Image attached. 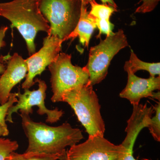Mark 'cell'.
<instances>
[{
    "label": "cell",
    "mask_w": 160,
    "mask_h": 160,
    "mask_svg": "<svg viewBox=\"0 0 160 160\" xmlns=\"http://www.w3.org/2000/svg\"><path fill=\"white\" fill-rule=\"evenodd\" d=\"M22 126L28 139L26 152L61 154L66 147L74 146L84 138L82 132L68 122L50 126L32 121L29 114L21 112Z\"/></svg>",
    "instance_id": "obj_1"
},
{
    "label": "cell",
    "mask_w": 160,
    "mask_h": 160,
    "mask_svg": "<svg viewBox=\"0 0 160 160\" xmlns=\"http://www.w3.org/2000/svg\"><path fill=\"white\" fill-rule=\"evenodd\" d=\"M0 16L11 23L26 42L30 56L35 53L34 40L38 32H49V25L41 13L38 0H13L0 3Z\"/></svg>",
    "instance_id": "obj_2"
},
{
    "label": "cell",
    "mask_w": 160,
    "mask_h": 160,
    "mask_svg": "<svg viewBox=\"0 0 160 160\" xmlns=\"http://www.w3.org/2000/svg\"><path fill=\"white\" fill-rule=\"evenodd\" d=\"M62 102L68 103L89 136H104L106 127L101 113V105L92 86L89 82L63 96Z\"/></svg>",
    "instance_id": "obj_3"
},
{
    "label": "cell",
    "mask_w": 160,
    "mask_h": 160,
    "mask_svg": "<svg viewBox=\"0 0 160 160\" xmlns=\"http://www.w3.org/2000/svg\"><path fill=\"white\" fill-rule=\"evenodd\" d=\"M39 8L49 25V36L66 41L77 26L82 0H38Z\"/></svg>",
    "instance_id": "obj_4"
},
{
    "label": "cell",
    "mask_w": 160,
    "mask_h": 160,
    "mask_svg": "<svg viewBox=\"0 0 160 160\" xmlns=\"http://www.w3.org/2000/svg\"><path fill=\"white\" fill-rule=\"evenodd\" d=\"M51 73L50 82L52 94V102H62L66 92L80 88L89 82V73L86 66L72 65L71 55L60 53L56 60L48 66Z\"/></svg>",
    "instance_id": "obj_5"
},
{
    "label": "cell",
    "mask_w": 160,
    "mask_h": 160,
    "mask_svg": "<svg viewBox=\"0 0 160 160\" xmlns=\"http://www.w3.org/2000/svg\"><path fill=\"white\" fill-rule=\"evenodd\" d=\"M128 46V41L122 29L100 40L98 45L92 47L86 66L89 73V83L93 86L106 78L111 60L118 52Z\"/></svg>",
    "instance_id": "obj_6"
},
{
    "label": "cell",
    "mask_w": 160,
    "mask_h": 160,
    "mask_svg": "<svg viewBox=\"0 0 160 160\" xmlns=\"http://www.w3.org/2000/svg\"><path fill=\"white\" fill-rule=\"evenodd\" d=\"M122 145H115L100 136H89L84 142L67 151L69 160H120L126 152Z\"/></svg>",
    "instance_id": "obj_7"
},
{
    "label": "cell",
    "mask_w": 160,
    "mask_h": 160,
    "mask_svg": "<svg viewBox=\"0 0 160 160\" xmlns=\"http://www.w3.org/2000/svg\"><path fill=\"white\" fill-rule=\"evenodd\" d=\"M35 82L38 84V89L31 91L29 89H24V93L22 94L20 91L17 92L18 101L15 106H12L7 112L6 121L13 123L12 114L18 111L25 112L27 114H32L33 112L32 107L37 106L38 107L37 112L40 115L46 116V122L48 123L57 122L62 117L64 112L58 108L49 109L45 105L46 91L47 86L45 81L36 79Z\"/></svg>",
    "instance_id": "obj_8"
},
{
    "label": "cell",
    "mask_w": 160,
    "mask_h": 160,
    "mask_svg": "<svg viewBox=\"0 0 160 160\" xmlns=\"http://www.w3.org/2000/svg\"><path fill=\"white\" fill-rule=\"evenodd\" d=\"M63 42L62 40L54 36L48 35L44 38L42 47L26 60L28 72L22 84V89H30L36 83L34 80L36 77L57 59Z\"/></svg>",
    "instance_id": "obj_9"
},
{
    "label": "cell",
    "mask_w": 160,
    "mask_h": 160,
    "mask_svg": "<svg viewBox=\"0 0 160 160\" xmlns=\"http://www.w3.org/2000/svg\"><path fill=\"white\" fill-rule=\"evenodd\" d=\"M133 106L132 113L127 121L125 129L126 136L121 144L126 149V152L120 160H138L133 157L135 142L141 130L145 127L148 128L154 112L153 108L149 107L146 103Z\"/></svg>",
    "instance_id": "obj_10"
},
{
    "label": "cell",
    "mask_w": 160,
    "mask_h": 160,
    "mask_svg": "<svg viewBox=\"0 0 160 160\" xmlns=\"http://www.w3.org/2000/svg\"><path fill=\"white\" fill-rule=\"evenodd\" d=\"M127 85L120 92V97L126 99L132 105L139 104L143 98L151 97L152 92L160 89V76L151 77L149 78L138 77L128 70Z\"/></svg>",
    "instance_id": "obj_11"
},
{
    "label": "cell",
    "mask_w": 160,
    "mask_h": 160,
    "mask_svg": "<svg viewBox=\"0 0 160 160\" xmlns=\"http://www.w3.org/2000/svg\"><path fill=\"white\" fill-rule=\"evenodd\" d=\"M28 68L26 60L14 53L8 62L6 70L0 78V104L8 101L12 88L26 77Z\"/></svg>",
    "instance_id": "obj_12"
},
{
    "label": "cell",
    "mask_w": 160,
    "mask_h": 160,
    "mask_svg": "<svg viewBox=\"0 0 160 160\" xmlns=\"http://www.w3.org/2000/svg\"><path fill=\"white\" fill-rule=\"evenodd\" d=\"M89 4L91 6L89 17L99 30L98 38L102 34H106L107 36L112 34L114 26L110 22V18L114 12L117 11V9L107 4H98L96 0H92Z\"/></svg>",
    "instance_id": "obj_13"
},
{
    "label": "cell",
    "mask_w": 160,
    "mask_h": 160,
    "mask_svg": "<svg viewBox=\"0 0 160 160\" xmlns=\"http://www.w3.org/2000/svg\"><path fill=\"white\" fill-rule=\"evenodd\" d=\"M96 28V25L89 17L87 6L84 5L82 1L81 15L75 29L66 38V41L79 37L80 43L88 48L92 35Z\"/></svg>",
    "instance_id": "obj_14"
},
{
    "label": "cell",
    "mask_w": 160,
    "mask_h": 160,
    "mask_svg": "<svg viewBox=\"0 0 160 160\" xmlns=\"http://www.w3.org/2000/svg\"><path fill=\"white\" fill-rule=\"evenodd\" d=\"M130 58L126 61L124 66V70H128L133 73L139 70L149 72L151 77L160 76V63H148L140 60L134 52L131 50Z\"/></svg>",
    "instance_id": "obj_15"
},
{
    "label": "cell",
    "mask_w": 160,
    "mask_h": 160,
    "mask_svg": "<svg viewBox=\"0 0 160 160\" xmlns=\"http://www.w3.org/2000/svg\"><path fill=\"white\" fill-rule=\"evenodd\" d=\"M61 154H49L32 152H26L20 154L13 152L5 160H57Z\"/></svg>",
    "instance_id": "obj_16"
},
{
    "label": "cell",
    "mask_w": 160,
    "mask_h": 160,
    "mask_svg": "<svg viewBox=\"0 0 160 160\" xmlns=\"http://www.w3.org/2000/svg\"><path fill=\"white\" fill-rule=\"evenodd\" d=\"M155 115L152 118L148 128L153 139L158 142H160V102H159L152 107Z\"/></svg>",
    "instance_id": "obj_17"
},
{
    "label": "cell",
    "mask_w": 160,
    "mask_h": 160,
    "mask_svg": "<svg viewBox=\"0 0 160 160\" xmlns=\"http://www.w3.org/2000/svg\"><path fill=\"white\" fill-rule=\"evenodd\" d=\"M18 147L16 141L0 138V160H5L10 153L15 151Z\"/></svg>",
    "instance_id": "obj_18"
},
{
    "label": "cell",
    "mask_w": 160,
    "mask_h": 160,
    "mask_svg": "<svg viewBox=\"0 0 160 160\" xmlns=\"http://www.w3.org/2000/svg\"><path fill=\"white\" fill-rule=\"evenodd\" d=\"M18 101L17 93H11L8 101L0 106V125L6 129H8L6 122L7 112L9 108L13 106L14 103L17 102Z\"/></svg>",
    "instance_id": "obj_19"
},
{
    "label": "cell",
    "mask_w": 160,
    "mask_h": 160,
    "mask_svg": "<svg viewBox=\"0 0 160 160\" xmlns=\"http://www.w3.org/2000/svg\"><path fill=\"white\" fill-rule=\"evenodd\" d=\"M160 0H141L140 2H142V5L136 10V13H145L150 12L154 10Z\"/></svg>",
    "instance_id": "obj_20"
},
{
    "label": "cell",
    "mask_w": 160,
    "mask_h": 160,
    "mask_svg": "<svg viewBox=\"0 0 160 160\" xmlns=\"http://www.w3.org/2000/svg\"><path fill=\"white\" fill-rule=\"evenodd\" d=\"M8 29V28L7 26H2L0 28V49L6 46V42L4 41V38ZM6 69L5 66L3 64H0V74H2Z\"/></svg>",
    "instance_id": "obj_21"
},
{
    "label": "cell",
    "mask_w": 160,
    "mask_h": 160,
    "mask_svg": "<svg viewBox=\"0 0 160 160\" xmlns=\"http://www.w3.org/2000/svg\"><path fill=\"white\" fill-rule=\"evenodd\" d=\"M91 1L92 0H82L83 4L86 6L89 4ZM101 1L104 4H107L115 9L117 8L118 6L113 0H101Z\"/></svg>",
    "instance_id": "obj_22"
},
{
    "label": "cell",
    "mask_w": 160,
    "mask_h": 160,
    "mask_svg": "<svg viewBox=\"0 0 160 160\" xmlns=\"http://www.w3.org/2000/svg\"><path fill=\"white\" fill-rule=\"evenodd\" d=\"M9 134V129H6L0 125V136H7Z\"/></svg>",
    "instance_id": "obj_23"
},
{
    "label": "cell",
    "mask_w": 160,
    "mask_h": 160,
    "mask_svg": "<svg viewBox=\"0 0 160 160\" xmlns=\"http://www.w3.org/2000/svg\"><path fill=\"white\" fill-rule=\"evenodd\" d=\"M59 160H69L67 156V150H65L60 155Z\"/></svg>",
    "instance_id": "obj_24"
},
{
    "label": "cell",
    "mask_w": 160,
    "mask_h": 160,
    "mask_svg": "<svg viewBox=\"0 0 160 160\" xmlns=\"http://www.w3.org/2000/svg\"><path fill=\"white\" fill-rule=\"evenodd\" d=\"M151 98L154 99H157L158 100L159 102H160V92L159 91L158 92H152V94L151 96Z\"/></svg>",
    "instance_id": "obj_25"
},
{
    "label": "cell",
    "mask_w": 160,
    "mask_h": 160,
    "mask_svg": "<svg viewBox=\"0 0 160 160\" xmlns=\"http://www.w3.org/2000/svg\"><path fill=\"white\" fill-rule=\"evenodd\" d=\"M142 160H151L147 159L144 158V159H142Z\"/></svg>",
    "instance_id": "obj_26"
}]
</instances>
